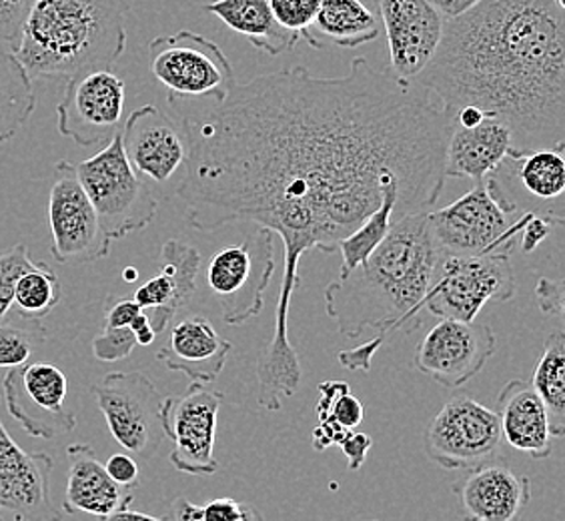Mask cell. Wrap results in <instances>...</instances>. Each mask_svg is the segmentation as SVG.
<instances>
[{
    "instance_id": "cell-1",
    "label": "cell",
    "mask_w": 565,
    "mask_h": 521,
    "mask_svg": "<svg viewBox=\"0 0 565 521\" xmlns=\"http://www.w3.org/2000/svg\"><path fill=\"white\" fill-rule=\"evenodd\" d=\"M185 125L191 155L177 193L186 223L207 233L247 221L282 240L275 331L257 363V403L279 412L303 380L289 341L301 257L338 251L390 187L399 219L429 211L446 185L454 120L427 88L358 56L335 78L305 66L257 76Z\"/></svg>"
},
{
    "instance_id": "cell-2",
    "label": "cell",
    "mask_w": 565,
    "mask_h": 521,
    "mask_svg": "<svg viewBox=\"0 0 565 521\" xmlns=\"http://www.w3.org/2000/svg\"><path fill=\"white\" fill-rule=\"evenodd\" d=\"M449 117L476 107L511 132V151L565 149L564 0H481L446 21L414 81Z\"/></svg>"
},
{
    "instance_id": "cell-3",
    "label": "cell",
    "mask_w": 565,
    "mask_h": 521,
    "mask_svg": "<svg viewBox=\"0 0 565 521\" xmlns=\"http://www.w3.org/2000/svg\"><path fill=\"white\" fill-rule=\"evenodd\" d=\"M441 255L429 211L397 219L367 259L327 285V316L348 339L365 329H380L381 336L414 333L424 323L425 297Z\"/></svg>"
},
{
    "instance_id": "cell-4",
    "label": "cell",
    "mask_w": 565,
    "mask_h": 521,
    "mask_svg": "<svg viewBox=\"0 0 565 521\" xmlns=\"http://www.w3.org/2000/svg\"><path fill=\"white\" fill-rule=\"evenodd\" d=\"M127 0H33L12 49L31 78L113 71L127 46Z\"/></svg>"
},
{
    "instance_id": "cell-5",
    "label": "cell",
    "mask_w": 565,
    "mask_h": 521,
    "mask_svg": "<svg viewBox=\"0 0 565 521\" xmlns=\"http://www.w3.org/2000/svg\"><path fill=\"white\" fill-rule=\"evenodd\" d=\"M75 169L110 241L122 240L151 225L159 201L145 179L135 173L122 149L120 132L103 151L75 164Z\"/></svg>"
},
{
    "instance_id": "cell-6",
    "label": "cell",
    "mask_w": 565,
    "mask_h": 521,
    "mask_svg": "<svg viewBox=\"0 0 565 521\" xmlns=\"http://www.w3.org/2000/svg\"><path fill=\"white\" fill-rule=\"evenodd\" d=\"M483 183L508 217L533 215L564 225V149L510 151Z\"/></svg>"
},
{
    "instance_id": "cell-7",
    "label": "cell",
    "mask_w": 565,
    "mask_h": 521,
    "mask_svg": "<svg viewBox=\"0 0 565 521\" xmlns=\"http://www.w3.org/2000/svg\"><path fill=\"white\" fill-rule=\"evenodd\" d=\"M149 55L152 75L167 88L171 103L177 98H211L221 105L237 87L231 61L203 34L181 31L157 36L149 44Z\"/></svg>"
},
{
    "instance_id": "cell-8",
    "label": "cell",
    "mask_w": 565,
    "mask_h": 521,
    "mask_svg": "<svg viewBox=\"0 0 565 521\" xmlns=\"http://www.w3.org/2000/svg\"><path fill=\"white\" fill-rule=\"evenodd\" d=\"M518 291L508 255L454 257L441 255L425 309L439 319L471 323L486 305L505 304Z\"/></svg>"
},
{
    "instance_id": "cell-9",
    "label": "cell",
    "mask_w": 565,
    "mask_h": 521,
    "mask_svg": "<svg viewBox=\"0 0 565 521\" xmlns=\"http://www.w3.org/2000/svg\"><path fill=\"white\" fill-rule=\"evenodd\" d=\"M273 273L275 245L269 228L250 231L245 240L223 247L209 259L205 281L227 326H243L262 313L263 295Z\"/></svg>"
},
{
    "instance_id": "cell-10",
    "label": "cell",
    "mask_w": 565,
    "mask_h": 521,
    "mask_svg": "<svg viewBox=\"0 0 565 521\" xmlns=\"http://www.w3.org/2000/svg\"><path fill=\"white\" fill-rule=\"evenodd\" d=\"M98 412L109 432L129 456L149 459L167 439V397L141 371H113L93 385Z\"/></svg>"
},
{
    "instance_id": "cell-11",
    "label": "cell",
    "mask_w": 565,
    "mask_h": 521,
    "mask_svg": "<svg viewBox=\"0 0 565 521\" xmlns=\"http://www.w3.org/2000/svg\"><path fill=\"white\" fill-rule=\"evenodd\" d=\"M513 219L501 211L488 193L483 181L459 196L451 205L429 211V225L437 247L454 257L508 255L515 249L518 233H522L527 219Z\"/></svg>"
},
{
    "instance_id": "cell-12",
    "label": "cell",
    "mask_w": 565,
    "mask_h": 521,
    "mask_svg": "<svg viewBox=\"0 0 565 521\" xmlns=\"http://www.w3.org/2000/svg\"><path fill=\"white\" fill-rule=\"evenodd\" d=\"M501 449L495 412L463 395L447 402L425 429V456L444 469L488 466L498 461Z\"/></svg>"
},
{
    "instance_id": "cell-13",
    "label": "cell",
    "mask_w": 565,
    "mask_h": 521,
    "mask_svg": "<svg viewBox=\"0 0 565 521\" xmlns=\"http://www.w3.org/2000/svg\"><path fill=\"white\" fill-rule=\"evenodd\" d=\"M49 227L53 235L51 253L58 263H90L105 259L113 241L98 223L97 213L78 181L75 164L58 161L49 189Z\"/></svg>"
},
{
    "instance_id": "cell-14",
    "label": "cell",
    "mask_w": 565,
    "mask_h": 521,
    "mask_svg": "<svg viewBox=\"0 0 565 521\" xmlns=\"http://www.w3.org/2000/svg\"><path fill=\"white\" fill-rule=\"evenodd\" d=\"M2 391L9 415L24 434L55 439L75 429L76 415L65 407L68 380L53 363H24L9 370Z\"/></svg>"
},
{
    "instance_id": "cell-15",
    "label": "cell",
    "mask_w": 565,
    "mask_h": 521,
    "mask_svg": "<svg viewBox=\"0 0 565 521\" xmlns=\"http://www.w3.org/2000/svg\"><path fill=\"white\" fill-rule=\"evenodd\" d=\"M127 87L113 71L73 76L56 107L58 132L81 147L109 142L120 132Z\"/></svg>"
},
{
    "instance_id": "cell-16",
    "label": "cell",
    "mask_w": 565,
    "mask_h": 521,
    "mask_svg": "<svg viewBox=\"0 0 565 521\" xmlns=\"http://www.w3.org/2000/svg\"><path fill=\"white\" fill-rule=\"evenodd\" d=\"M223 393L205 385L191 383L181 397H167L164 429L173 442L171 464L177 471L189 476H215L218 412Z\"/></svg>"
},
{
    "instance_id": "cell-17",
    "label": "cell",
    "mask_w": 565,
    "mask_h": 521,
    "mask_svg": "<svg viewBox=\"0 0 565 521\" xmlns=\"http://www.w3.org/2000/svg\"><path fill=\"white\" fill-rule=\"evenodd\" d=\"M122 149L135 173L154 185L183 179L191 155L185 119H173L154 105L132 110L120 132Z\"/></svg>"
},
{
    "instance_id": "cell-18",
    "label": "cell",
    "mask_w": 565,
    "mask_h": 521,
    "mask_svg": "<svg viewBox=\"0 0 565 521\" xmlns=\"http://www.w3.org/2000/svg\"><path fill=\"white\" fill-rule=\"evenodd\" d=\"M498 349L490 326L441 319L415 349L414 368L447 390H457L486 368Z\"/></svg>"
},
{
    "instance_id": "cell-19",
    "label": "cell",
    "mask_w": 565,
    "mask_h": 521,
    "mask_svg": "<svg viewBox=\"0 0 565 521\" xmlns=\"http://www.w3.org/2000/svg\"><path fill=\"white\" fill-rule=\"evenodd\" d=\"M55 461L22 449L0 419V521H61L51 493Z\"/></svg>"
},
{
    "instance_id": "cell-20",
    "label": "cell",
    "mask_w": 565,
    "mask_h": 521,
    "mask_svg": "<svg viewBox=\"0 0 565 521\" xmlns=\"http://www.w3.org/2000/svg\"><path fill=\"white\" fill-rule=\"evenodd\" d=\"M377 11L387 34L390 75L414 83L431 63L446 19L429 0H377Z\"/></svg>"
},
{
    "instance_id": "cell-21",
    "label": "cell",
    "mask_w": 565,
    "mask_h": 521,
    "mask_svg": "<svg viewBox=\"0 0 565 521\" xmlns=\"http://www.w3.org/2000/svg\"><path fill=\"white\" fill-rule=\"evenodd\" d=\"M463 521H518L532 501V481L503 464L469 469L454 486Z\"/></svg>"
},
{
    "instance_id": "cell-22",
    "label": "cell",
    "mask_w": 565,
    "mask_h": 521,
    "mask_svg": "<svg viewBox=\"0 0 565 521\" xmlns=\"http://www.w3.org/2000/svg\"><path fill=\"white\" fill-rule=\"evenodd\" d=\"M68 478H66L63 511L68 515L88 513L105 520L113 513L127 510L135 500L132 489L120 488L109 478L105 464L87 444L66 447Z\"/></svg>"
},
{
    "instance_id": "cell-23",
    "label": "cell",
    "mask_w": 565,
    "mask_h": 521,
    "mask_svg": "<svg viewBox=\"0 0 565 521\" xmlns=\"http://www.w3.org/2000/svg\"><path fill=\"white\" fill-rule=\"evenodd\" d=\"M231 343L217 333L211 321L201 316H191L174 323L169 343L157 359L167 370L183 373L185 378L205 385L217 380L227 363Z\"/></svg>"
},
{
    "instance_id": "cell-24",
    "label": "cell",
    "mask_w": 565,
    "mask_h": 521,
    "mask_svg": "<svg viewBox=\"0 0 565 521\" xmlns=\"http://www.w3.org/2000/svg\"><path fill=\"white\" fill-rule=\"evenodd\" d=\"M495 415L503 444L537 461L552 456L547 412L530 381H508L498 395Z\"/></svg>"
},
{
    "instance_id": "cell-25",
    "label": "cell",
    "mask_w": 565,
    "mask_h": 521,
    "mask_svg": "<svg viewBox=\"0 0 565 521\" xmlns=\"http://www.w3.org/2000/svg\"><path fill=\"white\" fill-rule=\"evenodd\" d=\"M511 151V132L500 119L481 120L476 127H454L447 142L446 179L483 181Z\"/></svg>"
},
{
    "instance_id": "cell-26",
    "label": "cell",
    "mask_w": 565,
    "mask_h": 521,
    "mask_svg": "<svg viewBox=\"0 0 565 521\" xmlns=\"http://www.w3.org/2000/svg\"><path fill=\"white\" fill-rule=\"evenodd\" d=\"M201 9L215 14L228 29L249 39V43L265 55H282L285 51H294L301 41V36L277 24L269 0H215Z\"/></svg>"
},
{
    "instance_id": "cell-27",
    "label": "cell",
    "mask_w": 565,
    "mask_h": 521,
    "mask_svg": "<svg viewBox=\"0 0 565 521\" xmlns=\"http://www.w3.org/2000/svg\"><path fill=\"white\" fill-rule=\"evenodd\" d=\"M311 29L333 44L355 49L377 41L381 22L363 0H321Z\"/></svg>"
},
{
    "instance_id": "cell-28",
    "label": "cell",
    "mask_w": 565,
    "mask_h": 521,
    "mask_svg": "<svg viewBox=\"0 0 565 521\" xmlns=\"http://www.w3.org/2000/svg\"><path fill=\"white\" fill-rule=\"evenodd\" d=\"M36 109L33 78L9 44L0 43V145L11 141Z\"/></svg>"
},
{
    "instance_id": "cell-29",
    "label": "cell",
    "mask_w": 565,
    "mask_h": 521,
    "mask_svg": "<svg viewBox=\"0 0 565 521\" xmlns=\"http://www.w3.org/2000/svg\"><path fill=\"white\" fill-rule=\"evenodd\" d=\"M533 391L544 403L550 434H565V337L564 331H554L545 339L544 351L530 381Z\"/></svg>"
},
{
    "instance_id": "cell-30",
    "label": "cell",
    "mask_w": 565,
    "mask_h": 521,
    "mask_svg": "<svg viewBox=\"0 0 565 521\" xmlns=\"http://www.w3.org/2000/svg\"><path fill=\"white\" fill-rule=\"evenodd\" d=\"M399 219V189L390 187L383 195L381 205L365 219L345 240L339 241L343 265L339 275H348L370 257L373 251L380 247L387 237L393 223Z\"/></svg>"
},
{
    "instance_id": "cell-31",
    "label": "cell",
    "mask_w": 565,
    "mask_h": 521,
    "mask_svg": "<svg viewBox=\"0 0 565 521\" xmlns=\"http://www.w3.org/2000/svg\"><path fill=\"white\" fill-rule=\"evenodd\" d=\"M63 299V285L56 273L36 260L31 272L24 273L17 287L12 305L17 307L19 317L24 321H41L43 317L53 313L56 305Z\"/></svg>"
},
{
    "instance_id": "cell-32",
    "label": "cell",
    "mask_w": 565,
    "mask_h": 521,
    "mask_svg": "<svg viewBox=\"0 0 565 521\" xmlns=\"http://www.w3.org/2000/svg\"><path fill=\"white\" fill-rule=\"evenodd\" d=\"M201 265V253L183 241H167L161 249L159 273H163L174 283L183 307L191 304L195 297Z\"/></svg>"
},
{
    "instance_id": "cell-33",
    "label": "cell",
    "mask_w": 565,
    "mask_h": 521,
    "mask_svg": "<svg viewBox=\"0 0 565 521\" xmlns=\"http://www.w3.org/2000/svg\"><path fill=\"white\" fill-rule=\"evenodd\" d=\"M44 341L46 331L41 321H24V326L0 321V370H17L29 363Z\"/></svg>"
},
{
    "instance_id": "cell-34",
    "label": "cell",
    "mask_w": 565,
    "mask_h": 521,
    "mask_svg": "<svg viewBox=\"0 0 565 521\" xmlns=\"http://www.w3.org/2000/svg\"><path fill=\"white\" fill-rule=\"evenodd\" d=\"M173 521H265L262 511L233 498H217L205 506H195L186 498H177L171 510Z\"/></svg>"
},
{
    "instance_id": "cell-35",
    "label": "cell",
    "mask_w": 565,
    "mask_h": 521,
    "mask_svg": "<svg viewBox=\"0 0 565 521\" xmlns=\"http://www.w3.org/2000/svg\"><path fill=\"white\" fill-rule=\"evenodd\" d=\"M319 2L321 0H269L277 24L285 31L301 36L313 49L323 46L317 41L316 34L311 33V26L319 11Z\"/></svg>"
},
{
    "instance_id": "cell-36",
    "label": "cell",
    "mask_w": 565,
    "mask_h": 521,
    "mask_svg": "<svg viewBox=\"0 0 565 521\" xmlns=\"http://www.w3.org/2000/svg\"><path fill=\"white\" fill-rule=\"evenodd\" d=\"M34 265L36 260L31 259V253L24 243H19L11 249H0V321H4L11 311L17 283Z\"/></svg>"
},
{
    "instance_id": "cell-37",
    "label": "cell",
    "mask_w": 565,
    "mask_h": 521,
    "mask_svg": "<svg viewBox=\"0 0 565 521\" xmlns=\"http://www.w3.org/2000/svg\"><path fill=\"white\" fill-rule=\"evenodd\" d=\"M132 299L141 307L142 311L164 309L174 317L183 309L174 283L163 273H157L149 281L142 283L141 287L132 295Z\"/></svg>"
},
{
    "instance_id": "cell-38",
    "label": "cell",
    "mask_w": 565,
    "mask_h": 521,
    "mask_svg": "<svg viewBox=\"0 0 565 521\" xmlns=\"http://www.w3.org/2000/svg\"><path fill=\"white\" fill-rule=\"evenodd\" d=\"M137 348V339L129 327H103V333L93 341V355L103 363H115L129 358Z\"/></svg>"
},
{
    "instance_id": "cell-39",
    "label": "cell",
    "mask_w": 565,
    "mask_h": 521,
    "mask_svg": "<svg viewBox=\"0 0 565 521\" xmlns=\"http://www.w3.org/2000/svg\"><path fill=\"white\" fill-rule=\"evenodd\" d=\"M33 0H0V43L17 46Z\"/></svg>"
},
{
    "instance_id": "cell-40",
    "label": "cell",
    "mask_w": 565,
    "mask_h": 521,
    "mask_svg": "<svg viewBox=\"0 0 565 521\" xmlns=\"http://www.w3.org/2000/svg\"><path fill=\"white\" fill-rule=\"evenodd\" d=\"M363 417H365L363 403L359 402L351 391H348L331 405V410L326 415L319 417V424H338L348 432H355L358 425L363 422Z\"/></svg>"
},
{
    "instance_id": "cell-41",
    "label": "cell",
    "mask_w": 565,
    "mask_h": 521,
    "mask_svg": "<svg viewBox=\"0 0 565 521\" xmlns=\"http://www.w3.org/2000/svg\"><path fill=\"white\" fill-rule=\"evenodd\" d=\"M105 469L109 474V478L120 486V488L135 489L139 486V464L135 457L129 454H115L107 459Z\"/></svg>"
},
{
    "instance_id": "cell-42",
    "label": "cell",
    "mask_w": 565,
    "mask_h": 521,
    "mask_svg": "<svg viewBox=\"0 0 565 521\" xmlns=\"http://www.w3.org/2000/svg\"><path fill=\"white\" fill-rule=\"evenodd\" d=\"M535 301L545 316H564V281L542 277L535 285Z\"/></svg>"
},
{
    "instance_id": "cell-43",
    "label": "cell",
    "mask_w": 565,
    "mask_h": 521,
    "mask_svg": "<svg viewBox=\"0 0 565 521\" xmlns=\"http://www.w3.org/2000/svg\"><path fill=\"white\" fill-rule=\"evenodd\" d=\"M142 313L141 307L135 304V299L129 297H109L105 301V326L113 327V329H120V327H129L135 317Z\"/></svg>"
},
{
    "instance_id": "cell-44",
    "label": "cell",
    "mask_w": 565,
    "mask_h": 521,
    "mask_svg": "<svg viewBox=\"0 0 565 521\" xmlns=\"http://www.w3.org/2000/svg\"><path fill=\"white\" fill-rule=\"evenodd\" d=\"M383 341H385V336H380L359 348L339 351V363L343 368H348L349 371H370L373 355L380 351Z\"/></svg>"
},
{
    "instance_id": "cell-45",
    "label": "cell",
    "mask_w": 565,
    "mask_h": 521,
    "mask_svg": "<svg viewBox=\"0 0 565 521\" xmlns=\"http://www.w3.org/2000/svg\"><path fill=\"white\" fill-rule=\"evenodd\" d=\"M341 449L348 457L349 471H359L367 454H370L371 447H373V439L367 434H359V432H349L348 437L341 442Z\"/></svg>"
},
{
    "instance_id": "cell-46",
    "label": "cell",
    "mask_w": 565,
    "mask_h": 521,
    "mask_svg": "<svg viewBox=\"0 0 565 521\" xmlns=\"http://www.w3.org/2000/svg\"><path fill=\"white\" fill-rule=\"evenodd\" d=\"M552 231V223L547 219L542 217H530L525 227L522 228V247L523 253H532L542 241L550 235Z\"/></svg>"
},
{
    "instance_id": "cell-47",
    "label": "cell",
    "mask_w": 565,
    "mask_h": 521,
    "mask_svg": "<svg viewBox=\"0 0 565 521\" xmlns=\"http://www.w3.org/2000/svg\"><path fill=\"white\" fill-rule=\"evenodd\" d=\"M348 429L338 424H319L313 429V447L317 451H326L329 447L341 446V442L348 437Z\"/></svg>"
},
{
    "instance_id": "cell-48",
    "label": "cell",
    "mask_w": 565,
    "mask_h": 521,
    "mask_svg": "<svg viewBox=\"0 0 565 521\" xmlns=\"http://www.w3.org/2000/svg\"><path fill=\"white\" fill-rule=\"evenodd\" d=\"M319 402H317V417H321V415H326L329 410H331V405L338 402L339 397L343 395V393H348L349 383L345 381H323V383H319Z\"/></svg>"
},
{
    "instance_id": "cell-49",
    "label": "cell",
    "mask_w": 565,
    "mask_h": 521,
    "mask_svg": "<svg viewBox=\"0 0 565 521\" xmlns=\"http://www.w3.org/2000/svg\"><path fill=\"white\" fill-rule=\"evenodd\" d=\"M429 2L446 21H454V19L463 17L471 9H476L481 0H429Z\"/></svg>"
},
{
    "instance_id": "cell-50",
    "label": "cell",
    "mask_w": 565,
    "mask_h": 521,
    "mask_svg": "<svg viewBox=\"0 0 565 521\" xmlns=\"http://www.w3.org/2000/svg\"><path fill=\"white\" fill-rule=\"evenodd\" d=\"M100 521H173L171 518H157V515H149V513H141V511H132L127 508V510L117 511V513H113L109 518H105V520Z\"/></svg>"
},
{
    "instance_id": "cell-51",
    "label": "cell",
    "mask_w": 565,
    "mask_h": 521,
    "mask_svg": "<svg viewBox=\"0 0 565 521\" xmlns=\"http://www.w3.org/2000/svg\"><path fill=\"white\" fill-rule=\"evenodd\" d=\"M135 339H137V345L149 348V345H152V341L157 339V333L152 331L151 326H147L142 327L141 331L135 333Z\"/></svg>"
},
{
    "instance_id": "cell-52",
    "label": "cell",
    "mask_w": 565,
    "mask_h": 521,
    "mask_svg": "<svg viewBox=\"0 0 565 521\" xmlns=\"http://www.w3.org/2000/svg\"><path fill=\"white\" fill-rule=\"evenodd\" d=\"M122 277L127 279V281L132 283L137 281V277H139V272L135 269V267H129V269H125V273H122Z\"/></svg>"
},
{
    "instance_id": "cell-53",
    "label": "cell",
    "mask_w": 565,
    "mask_h": 521,
    "mask_svg": "<svg viewBox=\"0 0 565 521\" xmlns=\"http://www.w3.org/2000/svg\"><path fill=\"white\" fill-rule=\"evenodd\" d=\"M365 521H377V520H365Z\"/></svg>"
}]
</instances>
